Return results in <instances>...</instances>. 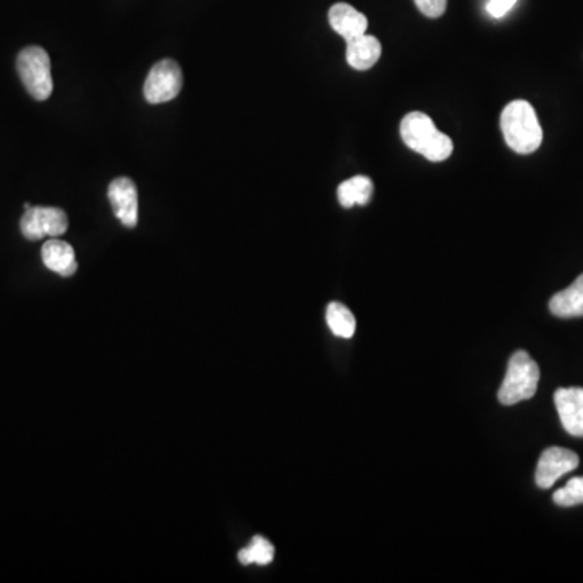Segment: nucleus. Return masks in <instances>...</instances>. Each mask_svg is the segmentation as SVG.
I'll use <instances>...</instances> for the list:
<instances>
[{
  "label": "nucleus",
  "instance_id": "nucleus-16",
  "mask_svg": "<svg viewBox=\"0 0 583 583\" xmlns=\"http://www.w3.org/2000/svg\"><path fill=\"white\" fill-rule=\"evenodd\" d=\"M274 559V546L266 538L255 537L248 548L242 549L239 553V561L243 566L248 564H260L268 566Z\"/></svg>",
  "mask_w": 583,
  "mask_h": 583
},
{
  "label": "nucleus",
  "instance_id": "nucleus-12",
  "mask_svg": "<svg viewBox=\"0 0 583 583\" xmlns=\"http://www.w3.org/2000/svg\"><path fill=\"white\" fill-rule=\"evenodd\" d=\"M347 64L352 69L370 70L381 57V43L375 36H358L347 43Z\"/></svg>",
  "mask_w": 583,
  "mask_h": 583
},
{
  "label": "nucleus",
  "instance_id": "nucleus-9",
  "mask_svg": "<svg viewBox=\"0 0 583 583\" xmlns=\"http://www.w3.org/2000/svg\"><path fill=\"white\" fill-rule=\"evenodd\" d=\"M562 426L569 435L583 438V388H562L554 394Z\"/></svg>",
  "mask_w": 583,
  "mask_h": 583
},
{
  "label": "nucleus",
  "instance_id": "nucleus-7",
  "mask_svg": "<svg viewBox=\"0 0 583 583\" xmlns=\"http://www.w3.org/2000/svg\"><path fill=\"white\" fill-rule=\"evenodd\" d=\"M577 467H579V456L575 452L564 447H548L538 460L537 475H535L538 488L548 490L559 478Z\"/></svg>",
  "mask_w": 583,
  "mask_h": 583
},
{
  "label": "nucleus",
  "instance_id": "nucleus-17",
  "mask_svg": "<svg viewBox=\"0 0 583 583\" xmlns=\"http://www.w3.org/2000/svg\"><path fill=\"white\" fill-rule=\"evenodd\" d=\"M553 499L561 507L583 504V477L572 478L564 488L554 493Z\"/></svg>",
  "mask_w": 583,
  "mask_h": 583
},
{
  "label": "nucleus",
  "instance_id": "nucleus-1",
  "mask_svg": "<svg viewBox=\"0 0 583 583\" xmlns=\"http://www.w3.org/2000/svg\"><path fill=\"white\" fill-rule=\"evenodd\" d=\"M405 145L431 162L446 161L454 151L451 138L439 132L435 122L423 112H410L401 122Z\"/></svg>",
  "mask_w": 583,
  "mask_h": 583
},
{
  "label": "nucleus",
  "instance_id": "nucleus-14",
  "mask_svg": "<svg viewBox=\"0 0 583 583\" xmlns=\"http://www.w3.org/2000/svg\"><path fill=\"white\" fill-rule=\"evenodd\" d=\"M371 196H373V182L365 175H357V177L345 180L337 188V198H339L342 208L368 205Z\"/></svg>",
  "mask_w": 583,
  "mask_h": 583
},
{
  "label": "nucleus",
  "instance_id": "nucleus-11",
  "mask_svg": "<svg viewBox=\"0 0 583 583\" xmlns=\"http://www.w3.org/2000/svg\"><path fill=\"white\" fill-rule=\"evenodd\" d=\"M43 263L47 269L62 277H70L77 273L78 263L72 245L64 240L51 239L43 245Z\"/></svg>",
  "mask_w": 583,
  "mask_h": 583
},
{
  "label": "nucleus",
  "instance_id": "nucleus-5",
  "mask_svg": "<svg viewBox=\"0 0 583 583\" xmlns=\"http://www.w3.org/2000/svg\"><path fill=\"white\" fill-rule=\"evenodd\" d=\"M183 86L180 65L175 60H161L149 70L145 81V98L149 104L169 103L179 96Z\"/></svg>",
  "mask_w": 583,
  "mask_h": 583
},
{
  "label": "nucleus",
  "instance_id": "nucleus-2",
  "mask_svg": "<svg viewBox=\"0 0 583 583\" xmlns=\"http://www.w3.org/2000/svg\"><path fill=\"white\" fill-rule=\"evenodd\" d=\"M501 130L507 146L519 154H532L543 141V130L537 112L527 101H514L504 107Z\"/></svg>",
  "mask_w": 583,
  "mask_h": 583
},
{
  "label": "nucleus",
  "instance_id": "nucleus-15",
  "mask_svg": "<svg viewBox=\"0 0 583 583\" xmlns=\"http://www.w3.org/2000/svg\"><path fill=\"white\" fill-rule=\"evenodd\" d=\"M326 321H328L329 329L334 336L342 337V339L354 337L357 321H355L354 313L342 303H329L328 310H326Z\"/></svg>",
  "mask_w": 583,
  "mask_h": 583
},
{
  "label": "nucleus",
  "instance_id": "nucleus-8",
  "mask_svg": "<svg viewBox=\"0 0 583 583\" xmlns=\"http://www.w3.org/2000/svg\"><path fill=\"white\" fill-rule=\"evenodd\" d=\"M107 196H109L112 209H114L115 218L130 229L137 226L138 190L135 182L127 177L112 180Z\"/></svg>",
  "mask_w": 583,
  "mask_h": 583
},
{
  "label": "nucleus",
  "instance_id": "nucleus-4",
  "mask_svg": "<svg viewBox=\"0 0 583 583\" xmlns=\"http://www.w3.org/2000/svg\"><path fill=\"white\" fill-rule=\"evenodd\" d=\"M18 75L22 78L26 91L36 101H46L54 91L52 81L51 59L43 47L30 46L18 54Z\"/></svg>",
  "mask_w": 583,
  "mask_h": 583
},
{
  "label": "nucleus",
  "instance_id": "nucleus-10",
  "mask_svg": "<svg viewBox=\"0 0 583 583\" xmlns=\"http://www.w3.org/2000/svg\"><path fill=\"white\" fill-rule=\"evenodd\" d=\"M329 25H331L332 30L336 31L337 35H341L345 39V43H349L358 36L366 35L368 20L352 5L339 2V4L332 5L331 10H329Z\"/></svg>",
  "mask_w": 583,
  "mask_h": 583
},
{
  "label": "nucleus",
  "instance_id": "nucleus-13",
  "mask_svg": "<svg viewBox=\"0 0 583 583\" xmlns=\"http://www.w3.org/2000/svg\"><path fill=\"white\" fill-rule=\"evenodd\" d=\"M549 311L558 318L583 316V274L575 279L572 286L561 290L549 300Z\"/></svg>",
  "mask_w": 583,
  "mask_h": 583
},
{
  "label": "nucleus",
  "instance_id": "nucleus-18",
  "mask_svg": "<svg viewBox=\"0 0 583 583\" xmlns=\"http://www.w3.org/2000/svg\"><path fill=\"white\" fill-rule=\"evenodd\" d=\"M418 10L428 18L443 17L447 9V0H413Z\"/></svg>",
  "mask_w": 583,
  "mask_h": 583
},
{
  "label": "nucleus",
  "instance_id": "nucleus-19",
  "mask_svg": "<svg viewBox=\"0 0 583 583\" xmlns=\"http://www.w3.org/2000/svg\"><path fill=\"white\" fill-rule=\"evenodd\" d=\"M515 2L517 0H490L486 5V9L494 18H501L514 7Z\"/></svg>",
  "mask_w": 583,
  "mask_h": 583
},
{
  "label": "nucleus",
  "instance_id": "nucleus-6",
  "mask_svg": "<svg viewBox=\"0 0 583 583\" xmlns=\"http://www.w3.org/2000/svg\"><path fill=\"white\" fill-rule=\"evenodd\" d=\"M22 234L28 240H41L44 237L57 239L69 229V218L64 209L46 208V206H31L26 209L20 221Z\"/></svg>",
  "mask_w": 583,
  "mask_h": 583
},
{
  "label": "nucleus",
  "instance_id": "nucleus-3",
  "mask_svg": "<svg viewBox=\"0 0 583 583\" xmlns=\"http://www.w3.org/2000/svg\"><path fill=\"white\" fill-rule=\"evenodd\" d=\"M540 381V368L527 352L519 350L512 355L507 366L506 378L498 392L503 405L519 404L535 396Z\"/></svg>",
  "mask_w": 583,
  "mask_h": 583
}]
</instances>
